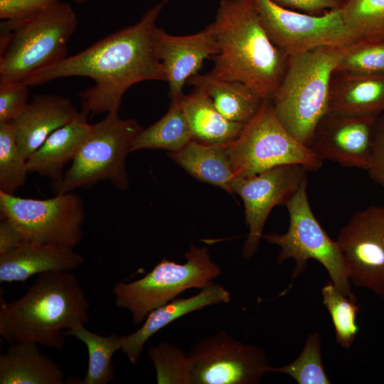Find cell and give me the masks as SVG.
Listing matches in <instances>:
<instances>
[{
	"mask_svg": "<svg viewBox=\"0 0 384 384\" xmlns=\"http://www.w3.org/2000/svg\"><path fill=\"white\" fill-rule=\"evenodd\" d=\"M180 103L196 142L226 146L238 137L245 125L224 117L202 89L195 87L190 94H183Z\"/></svg>",
	"mask_w": 384,
	"mask_h": 384,
	"instance_id": "23",
	"label": "cell"
},
{
	"mask_svg": "<svg viewBox=\"0 0 384 384\" xmlns=\"http://www.w3.org/2000/svg\"><path fill=\"white\" fill-rule=\"evenodd\" d=\"M225 147L235 178L291 164L316 171L323 164L310 147L298 142L284 127L271 100H263L238 137Z\"/></svg>",
	"mask_w": 384,
	"mask_h": 384,
	"instance_id": "8",
	"label": "cell"
},
{
	"mask_svg": "<svg viewBox=\"0 0 384 384\" xmlns=\"http://www.w3.org/2000/svg\"><path fill=\"white\" fill-rule=\"evenodd\" d=\"M283 7L316 14L341 9L344 0H272ZM314 15V14H313Z\"/></svg>",
	"mask_w": 384,
	"mask_h": 384,
	"instance_id": "37",
	"label": "cell"
},
{
	"mask_svg": "<svg viewBox=\"0 0 384 384\" xmlns=\"http://www.w3.org/2000/svg\"><path fill=\"white\" fill-rule=\"evenodd\" d=\"M369 177L384 189V113L378 116L373 142Z\"/></svg>",
	"mask_w": 384,
	"mask_h": 384,
	"instance_id": "36",
	"label": "cell"
},
{
	"mask_svg": "<svg viewBox=\"0 0 384 384\" xmlns=\"http://www.w3.org/2000/svg\"><path fill=\"white\" fill-rule=\"evenodd\" d=\"M323 304L329 312L335 329L336 342L349 348L358 332L356 323L360 307L356 297L342 294L330 281L321 290Z\"/></svg>",
	"mask_w": 384,
	"mask_h": 384,
	"instance_id": "29",
	"label": "cell"
},
{
	"mask_svg": "<svg viewBox=\"0 0 384 384\" xmlns=\"http://www.w3.org/2000/svg\"><path fill=\"white\" fill-rule=\"evenodd\" d=\"M91 128L84 114L54 131L26 160L29 173L49 178L55 189L63 178L65 166L73 161Z\"/></svg>",
	"mask_w": 384,
	"mask_h": 384,
	"instance_id": "20",
	"label": "cell"
},
{
	"mask_svg": "<svg viewBox=\"0 0 384 384\" xmlns=\"http://www.w3.org/2000/svg\"><path fill=\"white\" fill-rule=\"evenodd\" d=\"M171 1L161 0L134 24L37 72L25 83L37 86L62 78H90L93 85L78 94L81 111L92 116L118 114L123 96L132 85L147 80L166 81L153 36L160 14Z\"/></svg>",
	"mask_w": 384,
	"mask_h": 384,
	"instance_id": "1",
	"label": "cell"
},
{
	"mask_svg": "<svg viewBox=\"0 0 384 384\" xmlns=\"http://www.w3.org/2000/svg\"><path fill=\"white\" fill-rule=\"evenodd\" d=\"M142 129L136 119H124L118 114H107L104 119L92 124L88 137L54 191L67 193L101 181H107L120 191L127 190L129 181L125 160Z\"/></svg>",
	"mask_w": 384,
	"mask_h": 384,
	"instance_id": "7",
	"label": "cell"
},
{
	"mask_svg": "<svg viewBox=\"0 0 384 384\" xmlns=\"http://www.w3.org/2000/svg\"><path fill=\"white\" fill-rule=\"evenodd\" d=\"M83 262L82 256L72 247L26 240L0 255V282H24L46 272L71 271Z\"/></svg>",
	"mask_w": 384,
	"mask_h": 384,
	"instance_id": "19",
	"label": "cell"
},
{
	"mask_svg": "<svg viewBox=\"0 0 384 384\" xmlns=\"http://www.w3.org/2000/svg\"><path fill=\"white\" fill-rule=\"evenodd\" d=\"M63 0H0V18L21 21Z\"/></svg>",
	"mask_w": 384,
	"mask_h": 384,
	"instance_id": "35",
	"label": "cell"
},
{
	"mask_svg": "<svg viewBox=\"0 0 384 384\" xmlns=\"http://www.w3.org/2000/svg\"><path fill=\"white\" fill-rule=\"evenodd\" d=\"M90 302L70 271H52L37 279L18 299L0 306V334L9 343L33 341L61 350L64 330L89 321Z\"/></svg>",
	"mask_w": 384,
	"mask_h": 384,
	"instance_id": "3",
	"label": "cell"
},
{
	"mask_svg": "<svg viewBox=\"0 0 384 384\" xmlns=\"http://www.w3.org/2000/svg\"><path fill=\"white\" fill-rule=\"evenodd\" d=\"M185 258L183 264L164 258L142 277L117 282L113 288L116 306L127 309L138 325L154 309L190 289L206 287L221 274L205 247L191 244Z\"/></svg>",
	"mask_w": 384,
	"mask_h": 384,
	"instance_id": "6",
	"label": "cell"
},
{
	"mask_svg": "<svg viewBox=\"0 0 384 384\" xmlns=\"http://www.w3.org/2000/svg\"><path fill=\"white\" fill-rule=\"evenodd\" d=\"M0 25V81L25 83L68 57L78 20L71 5L60 1L29 18Z\"/></svg>",
	"mask_w": 384,
	"mask_h": 384,
	"instance_id": "5",
	"label": "cell"
},
{
	"mask_svg": "<svg viewBox=\"0 0 384 384\" xmlns=\"http://www.w3.org/2000/svg\"><path fill=\"white\" fill-rule=\"evenodd\" d=\"M193 140L182 110L180 98L171 99L166 113L157 122L143 129L134 139L132 151L144 149H161L177 151Z\"/></svg>",
	"mask_w": 384,
	"mask_h": 384,
	"instance_id": "26",
	"label": "cell"
},
{
	"mask_svg": "<svg viewBox=\"0 0 384 384\" xmlns=\"http://www.w3.org/2000/svg\"><path fill=\"white\" fill-rule=\"evenodd\" d=\"M29 87L0 81V122L11 123L22 114L29 102Z\"/></svg>",
	"mask_w": 384,
	"mask_h": 384,
	"instance_id": "34",
	"label": "cell"
},
{
	"mask_svg": "<svg viewBox=\"0 0 384 384\" xmlns=\"http://www.w3.org/2000/svg\"><path fill=\"white\" fill-rule=\"evenodd\" d=\"M378 116L327 114L309 147L323 161L367 170Z\"/></svg>",
	"mask_w": 384,
	"mask_h": 384,
	"instance_id": "15",
	"label": "cell"
},
{
	"mask_svg": "<svg viewBox=\"0 0 384 384\" xmlns=\"http://www.w3.org/2000/svg\"><path fill=\"white\" fill-rule=\"evenodd\" d=\"M307 179L286 203L289 224L284 234L270 233L263 238L270 244L281 248L277 263L294 259L295 267L292 278L295 279L306 269L312 259L319 262L327 271L331 282L343 294L356 297L351 289L343 257L336 240L331 239L310 206L307 196Z\"/></svg>",
	"mask_w": 384,
	"mask_h": 384,
	"instance_id": "9",
	"label": "cell"
},
{
	"mask_svg": "<svg viewBox=\"0 0 384 384\" xmlns=\"http://www.w3.org/2000/svg\"><path fill=\"white\" fill-rule=\"evenodd\" d=\"M219 52L213 75L240 82L263 100H271L288 56L270 38L254 0H221L212 23Z\"/></svg>",
	"mask_w": 384,
	"mask_h": 384,
	"instance_id": "2",
	"label": "cell"
},
{
	"mask_svg": "<svg viewBox=\"0 0 384 384\" xmlns=\"http://www.w3.org/2000/svg\"><path fill=\"white\" fill-rule=\"evenodd\" d=\"M150 360L156 370L159 384H190L188 355L174 345L161 342L150 346Z\"/></svg>",
	"mask_w": 384,
	"mask_h": 384,
	"instance_id": "32",
	"label": "cell"
},
{
	"mask_svg": "<svg viewBox=\"0 0 384 384\" xmlns=\"http://www.w3.org/2000/svg\"><path fill=\"white\" fill-rule=\"evenodd\" d=\"M341 9L355 42L384 44V0H344Z\"/></svg>",
	"mask_w": 384,
	"mask_h": 384,
	"instance_id": "28",
	"label": "cell"
},
{
	"mask_svg": "<svg viewBox=\"0 0 384 384\" xmlns=\"http://www.w3.org/2000/svg\"><path fill=\"white\" fill-rule=\"evenodd\" d=\"M87 114L79 112L73 101L63 96L37 94L13 122L18 149L28 157L58 128Z\"/></svg>",
	"mask_w": 384,
	"mask_h": 384,
	"instance_id": "17",
	"label": "cell"
},
{
	"mask_svg": "<svg viewBox=\"0 0 384 384\" xmlns=\"http://www.w3.org/2000/svg\"><path fill=\"white\" fill-rule=\"evenodd\" d=\"M0 213L27 241L74 247L82 239V198L72 191L50 198H21L0 191Z\"/></svg>",
	"mask_w": 384,
	"mask_h": 384,
	"instance_id": "10",
	"label": "cell"
},
{
	"mask_svg": "<svg viewBox=\"0 0 384 384\" xmlns=\"http://www.w3.org/2000/svg\"><path fill=\"white\" fill-rule=\"evenodd\" d=\"M336 241L350 282L384 299V206L356 212Z\"/></svg>",
	"mask_w": 384,
	"mask_h": 384,
	"instance_id": "13",
	"label": "cell"
},
{
	"mask_svg": "<svg viewBox=\"0 0 384 384\" xmlns=\"http://www.w3.org/2000/svg\"><path fill=\"white\" fill-rule=\"evenodd\" d=\"M188 355L190 384H256L273 373L261 348L224 331L201 339Z\"/></svg>",
	"mask_w": 384,
	"mask_h": 384,
	"instance_id": "11",
	"label": "cell"
},
{
	"mask_svg": "<svg viewBox=\"0 0 384 384\" xmlns=\"http://www.w3.org/2000/svg\"><path fill=\"white\" fill-rule=\"evenodd\" d=\"M230 301V292L223 286L214 282L193 296L176 298L150 311L137 331L122 336L120 350L129 362L135 365L147 341L158 331L187 314Z\"/></svg>",
	"mask_w": 384,
	"mask_h": 384,
	"instance_id": "18",
	"label": "cell"
},
{
	"mask_svg": "<svg viewBox=\"0 0 384 384\" xmlns=\"http://www.w3.org/2000/svg\"><path fill=\"white\" fill-rule=\"evenodd\" d=\"M291 376L299 384H330L321 358V338L318 333L307 336L299 356L289 364L272 369Z\"/></svg>",
	"mask_w": 384,
	"mask_h": 384,
	"instance_id": "31",
	"label": "cell"
},
{
	"mask_svg": "<svg viewBox=\"0 0 384 384\" xmlns=\"http://www.w3.org/2000/svg\"><path fill=\"white\" fill-rule=\"evenodd\" d=\"M342 48L319 47L288 56L282 79L271 100L284 127L308 147L329 112L331 82Z\"/></svg>",
	"mask_w": 384,
	"mask_h": 384,
	"instance_id": "4",
	"label": "cell"
},
{
	"mask_svg": "<svg viewBox=\"0 0 384 384\" xmlns=\"http://www.w3.org/2000/svg\"><path fill=\"white\" fill-rule=\"evenodd\" d=\"M187 83L203 90L220 113L234 122L247 123L256 114L263 102L246 85L217 78L209 72L192 76Z\"/></svg>",
	"mask_w": 384,
	"mask_h": 384,
	"instance_id": "24",
	"label": "cell"
},
{
	"mask_svg": "<svg viewBox=\"0 0 384 384\" xmlns=\"http://www.w3.org/2000/svg\"><path fill=\"white\" fill-rule=\"evenodd\" d=\"M308 170L300 164H284L255 175L237 178L233 192L242 200L248 235L242 256L250 260L256 252L271 210L286 205L307 179Z\"/></svg>",
	"mask_w": 384,
	"mask_h": 384,
	"instance_id": "14",
	"label": "cell"
},
{
	"mask_svg": "<svg viewBox=\"0 0 384 384\" xmlns=\"http://www.w3.org/2000/svg\"><path fill=\"white\" fill-rule=\"evenodd\" d=\"M73 1L77 4H82L85 2L86 0H73Z\"/></svg>",
	"mask_w": 384,
	"mask_h": 384,
	"instance_id": "39",
	"label": "cell"
},
{
	"mask_svg": "<svg viewBox=\"0 0 384 384\" xmlns=\"http://www.w3.org/2000/svg\"><path fill=\"white\" fill-rule=\"evenodd\" d=\"M26 241L22 233L9 220H0V255L12 250Z\"/></svg>",
	"mask_w": 384,
	"mask_h": 384,
	"instance_id": "38",
	"label": "cell"
},
{
	"mask_svg": "<svg viewBox=\"0 0 384 384\" xmlns=\"http://www.w3.org/2000/svg\"><path fill=\"white\" fill-rule=\"evenodd\" d=\"M272 43L286 55L319 47L342 48L355 42L341 9L321 15L287 9L272 0H254Z\"/></svg>",
	"mask_w": 384,
	"mask_h": 384,
	"instance_id": "12",
	"label": "cell"
},
{
	"mask_svg": "<svg viewBox=\"0 0 384 384\" xmlns=\"http://www.w3.org/2000/svg\"><path fill=\"white\" fill-rule=\"evenodd\" d=\"M154 47L161 63L171 99L180 98L188 80L199 73L204 60L219 52L213 23L198 33L174 36L158 26L154 31Z\"/></svg>",
	"mask_w": 384,
	"mask_h": 384,
	"instance_id": "16",
	"label": "cell"
},
{
	"mask_svg": "<svg viewBox=\"0 0 384 384\" xmlns=\"http://www.w3.org/2000/svg\"><path fill=\"white\" fill-rule=\"evenodd\" d=\"M38 343L22 341L11 343L0 356L1 384H62L60 366L43 353Z\"/></svg>",
	"mask_w": 384,
	"mask_h": 384,
	"instance_id": "22",
	"label": "cell"
},
{
	"mask_svg": "<svg viewBox=\"0 0 384 384\" xmlns=\"http://www.w3.org/2000/svg\"><path fill=\"white\" fill-rule=\"evenodd\" d=\"M28 173L26 160L16 144L13 124L0 122V191L14 195L26 184Z\"/></svg>",
	"mask_w": 384,
	"mask_h": 384,
	"instance_id": "30",
	"label": "cell"
},
{
	"mask_svg": "<svg viewBox=\"0 0 384 384\" xmlns=\"http://www.w3.org/2000/svg\"><path fill=\"white\" fill-rule=\"evenodd\" d=\"M332 79L328 114L378 116L384 113V74L339 73Z\"/></svg>",
	"mask_w": 384,
	"mask_h": 384,
	"instance_id": "21",
	"label": "cell"
},
{
	"mask_svg": "<svg viewBox=\"0 0 384 384\" xmlns=\"http://www.w3.org/2000/svg\"><path fill=\"white\" fill-rule=\"evenodd\" d=\"M169 156L196 178L233 193L235 176L225 146L192 140Z\"/></svg>",
	"mask_w": 384,
	"mask_h": 384,
	"instance_id": "25",
	"label": "cell"
},
{
	"mask_svg": "<svg viewBox=\"0 0 384 384\" xmlns=\"http://www.w3.org/2000/svg\"><path fill=\"white\" fill-rule=\"evenodd\" d=\"M335 73L383 75L384 44L354 42L343 47Z\"/></svg>",
	"mask_w": 384,
	"mask_h": 384,
	"instance_id": "33",
	"label": "cell"
},
{
	"mask_svg": "<svg viewBox=\"0 0 384 384\" xmlns=\"http://www.w3.org/2000/svg\"><path fill=\"white\" fill-rule=\"evenodd\" d=\"M85 343L88 352V365L84 378L79 384H107L115 379L114 353L121 348L122 336L112 333L102 336L78 325L63 331Z\"/></svg>",
	"mask_w": 384,
	"mask_h": 384,
	"instance_id": "27",
	"label": "cell"
}]
</instances>
